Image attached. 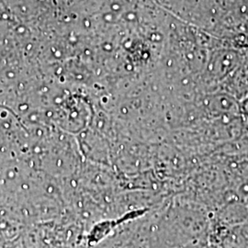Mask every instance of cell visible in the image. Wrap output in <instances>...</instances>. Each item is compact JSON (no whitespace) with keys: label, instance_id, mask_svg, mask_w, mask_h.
<instances>
[{"label":"cell","instance_id":"6da1fadb","mask_svg":"<svg viewBox=\"0 0 248 248\" xmlns=\"http://www.w3.org/2000/svg\"><path fill=\"white\" fill-rule=\"evenodd\" d=\"M240 110H241L244 114L248 116V97L244 98V99L242 100V103H241V105H240Z\"/></svg>","mask_w":248,"mask_h":248}]
</instances>
